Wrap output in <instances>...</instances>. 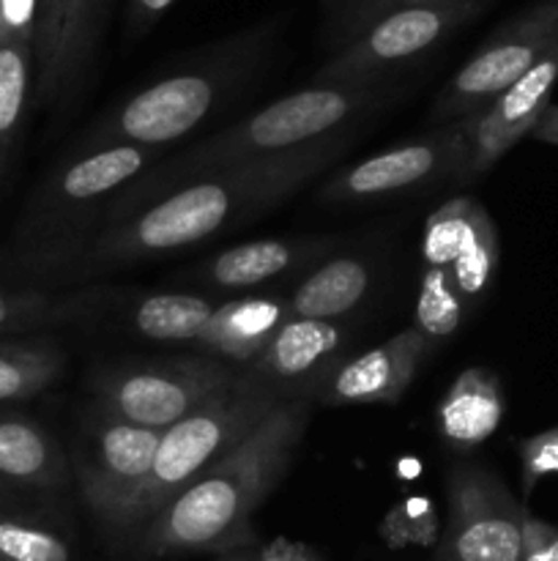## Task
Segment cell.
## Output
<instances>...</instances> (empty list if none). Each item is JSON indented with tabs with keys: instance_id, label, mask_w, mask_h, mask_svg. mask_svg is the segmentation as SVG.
I'll use <instances>...</instances> for the list:
<instances>
[{
	"instance_id": "1",
	"label": "cell",
	"mask_w": 558,
	"mask_h": 561,
	"mask_svg": "<svg viewBox=\"0 0 558 561\" xmlns=\"http://www.w3.org/2000/svg\"><path fill=\"white\" fill-rule=\"evenodd\" d=\"M342 135L217 170L151 203L135 217L104 225L77 261L82 274L153 261L233 230L288 201L345 153Z\"/></svg>"
},
{
	"instance_id": "2",
	"label": "cell",
	"mask_w": 558,
	"mask_h": 561,
	"mask_svg": "<svg viewBox=\"0 0 558 561\" xmlns=\"http://www.w3.org/2000/svg\"><path fill=\"white\" fill-rule=\"evenodd\" d=\"M315 400V392L284 400L244 442L208 466L146 529L137 531L140 557L233 553L255 546L252 513L288 474Z\"/></svg>"
},
{
	"instance_id": "3",
	"label": "cell",
	"mask_w": 558,
	"mask_h": 561,
	"mask_svg": "<svg viewBox=\"0 0 558 561\" xmlns=\"http://www.w3.org/2000/svg\"><path fill=\"white\" fill-rule=\"evenodd\" d=\"M392 82L386 80L370 82V85H315L312 82L310 88L288 93L263 107L260 113L246 115L230 129L206 137L197 146L186 148L178 157L167 159L164 164L151 168L140 179L131 181L109 203L102 228L135 217L146 206L173 195L175 190L202 179V175L255 162V159L271 157V153L293 151V148L337 135L339 126L392 102Z\"/></svg>"
},
{
	"instance_id": "4",
	"label": "cell",
	"mask_w": 558,
	"mask_h": 561,
	"mask_svg": "<svg viewBox=\"0 0 558 561\" xmlns=\"http://www.w3.org/2000/svg\"><path fill=\"white\" fill-rule=\"evenodd\" d=\"M274 36L277 22H266L213 44L186 69L151 82L93 124L82 140V151L109 146H142L162 151L170 142L181 140L257 75L263 60L268 58Z\"/></svg>"
},
{
	"instance_id": "5",
	"label": "cell",
	"mask_w": 558,
	"mask_h": 561,
	"mask_svg": "<svg viewBox=\"0 0 558 561\" xmlns=\"http://www.w3.org/2000/svg\"><path fill=\"white\" fill-rule=\"evenodd\" d=\"M159 157V148L109 146L80 151L49 175L27 206L20 228L27 266L38 272L77 266L85 252V239L93 241L102 230L109 203L151 170Z\"/></svg>"
},
{
	"instance_id": "6",
	"label": "cell",
	"mask_w": 558,
	"mask_h": 561,
	"mask_svg": "<svg viewBox=\"0 0 558 561\" xmlns=\"http://www.w3.org/2000/svg\"><path fill=\"white\" fill-rule=\"evenodd\" d=\"M290 398L295 394L268 387L241 370L230 387L162 431L151 471L126 504L118 535H137L146 529L186 485H191L235 444L244 442L277 405Z\"/></svg>"
},
{
	"instance_id": "7",
	"label": "cell",
	"mask_w": 558,
	"mask_h": 561,
	"mask_svg": "<svg viewBox=\"0 0 558 561\" xmlns=\"http://www.w3.org/2000/svg\"><path fill=\"white\" fill-rule=\"evenodd\" d=\"M241 367L213 356L129 362L93 378L96 409L131 425L167 431L239 378Z\"/></svg>"
},
{
	"instance_id": "8",
	"label": "cell",
	"mask_w": 558,
	"mask_h": 561,
	"mask_svg": "<svg viewBox=\"0 0 558 561\" xmlns=\"http://www.w3.org/2000/svg\"><path fill=\"white\" fill-rule=\"evenodd\" d=\"M558 44V0H542L503 22L438 93L432 121L452 124L481 113L496 96L528 75Z\"/></svg>"
},
{
	"instance_id": "9",
	"label": "cell",
	"mask_w": 558,
	"mask_h": 561,
	"mask_svg": "<svg viewBox=\"0 0 558 561\" xmlns=\"http://www.w3.org/2000/svg\"><path fill=\"white\" fill-rule=\"evenodd\" d=\"M485 5H403L388 11L317 69L315 85H370L386 80L394 69L416 64L441 47L460 27L479 16Z\"/></svg>"
},
{
	"instance_id": "10",
	"label": "cell",
	"mask_w": 558,
	"mask_h": 561,
	"mask_svg": "<svg viewBox=\"0 0 558 561\" xmlns=\"http://www.w3.org/2000/svg\"><path fill=\"white\" fill-rule=\"evenodd\" d=\"M470 118L452 121L403 146L361 159L339 170L321 190L326 203H370L425 192L441 181H465Z\"/></svg>"
},
{
	"instance_id": "11",
	"label": "cell",
	"mask_w": 558,
	"mask_h": 561,
	"mask_svg": "<svg viewBox=\"0 0 558 561\" xmlns=\"http://www.w3.org/2000/svg\"><path fill=\"white\" fill-rule=\"evenodd\" d=\"M159 438V431L115 420L102 409L88 414L69 463L82 502L104 529L118 531L126 504L151 471Z\"/></svg>"
},
{
	"instance_id": "12",
	"label": "cell",
	"mask_w": 558,
	"mask_h": 561,
	"mask_svg": "<svg viewBox=\"0 0 558 561\" xmlns=\"http://www.w3.org/2000/svg\"><path fill=\"white\" fill-rule=\"evenodd\" d=\"M449 520L438 561H520L525 507L501 477L474 463H460L446 477Z\"/></svg>"
},
{
	"instance_id": "13",
	"label": "cell",
	"mask_w": 558,
	"mask_h": 561,
	"mask_svg": "<svg viewBox=\"0 0 558 561\" xmlns=\"http://www.w3.org/2000/svg\"><path fill=\"white\" fill-rule=\"evenodd\" d=\"M113 0H42L33 69L36 102L49 104L69 99L85 85L98 55Z\"/></svg>"
},
{
	"instance_id": "14",
	"label": "cell",
	"mask_w": 558,
	"mask_h": 561,
	"mask_svg": "<svg viewBox=\"0 0 558 561\" xmlns=\"http://www.w3.org/2000/svg\"><path fill=\"white\" fill-rule=\"evenodd\" d=\"M558 82V44L512 88L470 115V146L465 181L490 173L523 137H531L542 113L553 104Z\"/></svg>"
},
{
	"instance_id": "15",
	"label": "cell",
	"mask_w": 558,
	"mask_h": 561,
	"mask_svg": "<svg viewBox=\"0 0 558 561\" xmlns=\"http://www.w3.org/2000/svg\"><path fill=\"white\" fill-rule=\"evenodd\" d=\"M432 340L410 327L386 343L364 351L328 370L317 387V400L326 405L397 403L432 351Z\"/></svg>"
},
{
	"instance_id": "16",
	"label": "cell",
	"mask_w": 558,
	"mask_h": 561,
	"mask_svg": "<svg viewBox=\"0 0 558 561\" xmlns=\"http://www.w3.org/2000/svg\"><path fill=\"white\" fill-rule=\"evenodd\" d=\"M348 327L342 321L290 318L260 356L244 367L252 378L288 394L315 392L332 367L342 362Z\"/></svg>"
},
{
	"instance_id": "17",
	"label": "cell",
	"mask_w": 558,
	"mask_h": 561,
	"mask_svg": "<svg viewBox=\"0 0 558 561\" xmlns=\"http://www.w3.org/2000/svg\"><path fill=\"white\" fill-rule=\"evenodd\" d=\"M334 244H337L334 236L246 241V244L230 247L202 263L200 279L211 288H257L271 279L312 268Z\"/></svg>"
},
{
	"instance_id": "18",
	"label": "cell",
	"mask_w": 558,
	"mask_h": 561,
	"mask_svg": "<svg viewBox=\"0 0 558 561\" xmlns=\"http://www.w3.org/2000/svg\"><path fill=\"white\" fill-rule=\"evenodd\" d=\"M288 321V296H241L217 305L200 345L213 359L244 370Z\"/></svg>"
},
{
	"instance_id": "19",
	"label": "cell",
	"mask_w": 558,
	"mask_h": 561,
	"mask_svg": "<svg viewBox=\"0 0 558 561\" xmlns=\"http://www.w3.org/2000/svg\"><path fill=\"white\" fill-rule=\"evenodd\" d=\"M503 414L507 398L501 378L487 367H468L438 403V433L446 447L470 453L501 427Z\"/></svg>"
},
{
	"instance_id": "20",
	"label": "cell",
	"mask_w": 558,
	"mask_h": 561,
	"mask_svg": "<svg viewBox=\"0 0 558 561\" xmlns=\"http://www.w3.org/2000/svg\"><path fill=\"white\" fill-rule=\"evenodd\" d=\"M0 477L11 485L58 491L69 482L71 463L36 420L0 409Z\"/></svg>"
},
{
	"instance_id": "21",
	"label": "cell",
	"mask_w": 558,
	"mask_h": 561,
	"mask_svg": "<svg viewBox=\"0 0 558 561\" xmlns=\"http://www.w3.org/2000/svg\"><path fill=\"white\" fill-rule=\"evenodd\" d=\"M372 285V266L364 257H334L306 274L288 296L290 318L342 321L364 301Z\"/></svg>"
},
{
	"instance_id": "22",
	"label": "cell",
	"mask_w": 558,
	"mask_h": 561,
	"mask_svg": "<svg viewBox=\"0 0 558 561\" xmlns=\"http://www.w3.org/2000/svg\"><path fill=\"white\" fill-rule=\"evenodd\" d=\"M217 305L191 294L142 296L131 310V329L159 343H200Z\"/></svg>"
},
{
	"instance_id": "23",
	"label": "cell",
	"mask_w": 558,
	"mask_h": 561,
	"mask_svg": "<svg viewBox=\"0 0 558 561\" xmlns=\"http://www.w3.org/2000/svg\"><path fill=\"white\" fill-rule=\"evenodd\" d=\"M98 301H102L98 290L44 294V290H16L0 285V332H31V329L80 321L91 316Z\"/></svg>"
},
{
	"instance_id": "24",
	"label": "cell",
	"mask_w": 558,
	"mask_h": 561,
	"mask_svg": "<svg viewBox=\"0 0 558 561\" xmlns=\"http://www.w3.org/2000/svg\"><path fill=\"white\" fill-rule=\"evenodd\" d=\"M498 257H501L498 230L492 225L490 214L485 211V206L476 203L474 211H470L468 228H465L463 244H460L457 257L452 263L454 283H457L468 307L490 290L498 272Z\"/></svg>"
},
{
	"instance_id": "25",
	"label": "cell",
	"mask_w": 558,
	"mask_h": 561,
	"mask_svg": "<svg viewBox=\"0 0 558 561\" xmlns=\"http://www.w3.org/2000/svg\"><path fill=\"white\" fill-rule=\"evenodd\" d=\"M63 354L53 343H0V403L36 398L58 381Z\"/></svg>"
},
{
	"instance_id": "26",
	"label": "cell",
	"mask_w": 558,
	"mask_h": 561,
	"mask_svg": "<svg viewBox=\"0 0 558 561\" xmlns=\"http://www.w3.org/2000/svg\"><path fill=\"white\" fill-rule=\"evenodd\" d=\"M465 310H468V305H465L463 294L454 283L452 268H425L414 327L435 343V340L452 337L457 332Z\"/></svg>"
},
{
	"instance_id": "27",
	"label": "cell",
	"mask_w": 558,
	"mask_h": 561,
	"mask_svg": "<svg viewBox=\"0 0 558 561\" xmlns=\"http://www.w3.org/2000/svg\"><path fill=\"white\" fill-rule=\"evenodd\" d=\"M33 71V44H0V151L11 142L25 110Z\"/></svg>"
},
{
	"instance_id": "28",
	"label": "cell",
	"mask_w": 558,
	"mask_h": 561,
	"mask_svg": "<svg viewBox=\"0 0 558 561\" xmlns=\"http://www.w3.org/2000/svg\"><path fill=\"white\" fill-rule=\"evenodd\" d=\"M474 197H452L441 208L430 214L425 225V239H421V257L425 268H452L463 244L465 228H468L470 211H474Z\"/></svg>"
},
{
	"instance_id": "29",
	"label": "cell",
	"mask_w": 558,
	"mask_h": 561,
	"mask_svg": "<svg viewBox=\"0 0 558 561\" xmlns=\"http://www.w3.org/2000/svg\"><path fill=\"white\" fill-rule=\"evenodd\" d=\"M438 513L430 499H403L386 513L381 537L388 548H432L438 542Z\"/></svg>"
},
{
	"instance_id": "30",
	"label": "cell",
	"mask_w": 558,
	"mask_h": 561,
	"mask_svg": "<svg viewBox=\"0 0 558 561\" xmlns=\"http://www.w3.org/2000/svg\"><path fill=\"white\" fill-rule=\"evenodd\" d=\"M0 559L5 561H71L69 546L55 531L31 520L0 515Z\"/></svg>"
},
{
	"instance_id": "31",
	"label": "cell",
	"mask_w": 558,
	"mask_h": 561,
	"mask_svg": "<svg viewBox=\"0 0 558 561\" xmlns=\"http://www.w3.org/2000/svg\"><path fill=\"white\" fill-rule=\"evenodd\" d=\"M323 5H326L332 42L342 49L388 11L399 9V0H323Z\"/></svg>"
},
{
	"instance_id": "32",
	"label": "cell",
	"mask_w": 558,
	"mask_h": 561,
	"mask_svg": "<svg viewBox=\"0 0 558 561\" xmlns=\"http://www.w3.org/2000/svg\"><path fill=\"white\" fill-rule=\"evenodd\" d=\"M518 458L523 496H531L542 480L558 477V425L518 442Z\"/></svg>"
},
{
	"instance_id": "33",
	"label": "cell",
	"mask_w": 558,
	"mask_h": 561,
	"mask_svg": "<svg viewBox=\"0 0 558 561\" xmlns=\"http://www.w3.org/2000/svg\"><path fill=\"white\" fill-rule=\"evenodd\" d=\"M38 3H42V0H0V44H33V36H36Z\"/></svg>"
},
{
	"instance_id": "34",
	"label": "cell",
	"mask_w": 558,
	"mask_h": 561,
	"mask_svg": "<svg viewBox=\"0 0 558 561\" xmlns=\"http://www.w3.org/2000/svg\"><path fill=\"white\" fill-rule=\"evenodd\" d=\"M230 557L239 561H328L321 551H315L306 542L288 540V537H277V540L260 542V546L241 548V551H233Z\"/></svg>"
},
{
	"instance_id": "35",
	"label": "cell",
	"mask_w": 558,
	"mask_h": 561,
	"mask_svg": "<svg viewBox=\"0 0 558 561\" xmlns=\"http://www.w3.org/2000/svg\"><path fill=\"white\" fill-rule=\"evenodd\" d=\"M520 561H558V526L534 518L525 510L523 557Z\"/></svg>"
},
{
	"instance_id": "36",
	"label": "cell",
	"mask_w": 558,
	"mask_h": 561,
	"mask_svg": "<svg viewBox=\"0 0 558 561\" xmlns=\"http://www.w3.org/2000/svg\"><path fill=\"white\" fill-rule=\"evenodd\" d=\"M175 0H129V33L142 36Z\"/></svg>"
},
{
	"instance_id": "37",
	"label": "cell",
	"mask_w": 558,
	"mask_h": 561,
	"mask_svg": "<svg viewBox=\"0 0 558 561\" xmlns=\"http://www.w3.org/2000/svg\"><path fill=\"white\" fill-rule=\"evenodd\" d=\"M531 137L539 142H550V146H558V104H550V107L542 113L539 124L534 126Z\"/></svg>"
},
{
	"instance_id": "38",
	"label": "cell",
	"mask_w": 558,
	"mask_h": 561,
	"mask_svg": "<svg viewBox=\"0 0 558 561\" xmlns=\"http://www.w3.org/2000/svg\"><path fill=\"white\" fill-rule=\"evenodd\" d=\"M452 3H490V0H399L403 5H452Z\"/></svg>"
},
{
	"instance_id": "39",
	"label": "cell",
	"mask_w": 558,
	"mask_h": 561,
	"mask_svg": "<svg viewBox=\"0 0 558 561\" xmlns=\"http://www.w3.org/2000/svg\"><path fill=\"white\" fill-rule=\"evenodd\" d=\"M9 502H11V488H9V482L0 477V507H5Z\"/></svg>"
},
{
	"instance_id": "40",
	"label": "cell",
	"mask_w": 558,
	"mask_h": 561,
	"mask_svg": "<svg viewBox=\"0 0 558 561\" xmlns=\"http://www.w3.org/2000/svg\"><path fill=\"white\" fill-rule=\"evenodd\" d=\"M219 561H239V559H235V557H230V553H228V557H224V559H219Z\"/></svg>"
},
{
	"instance_id": "41",
	"label": "cell",
	"mask_w": 558,
	"mask_h": 561,
	"mask_svg": "<svg viewBox=\"0 0 558 561\" xmlns=\"http://www.w3.org/2000/svg\"><path fill=\"white\" fill-rule=\"evenodd\" d=\"M0 561H5V559H0Z\"/></svg>"
}]
</instances>
